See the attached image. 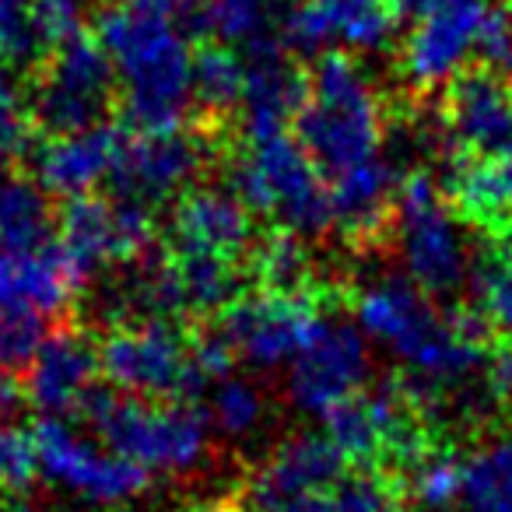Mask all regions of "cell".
I'll list each match as a JSON object with an SVG mask.
<instances>
[{
  "label": "cell",
  "instance_id": "cell-1",
  "mask_svg": "<svg viewBox=\"0 0 512 512\" xmlns=\"http://www.w3.org/2000/svg\"><path fill=\"white\" fill-rule=\"evenodd\" d=\"M95 39L123 81V109L141 134L176 130L193 106L190 36L179 0H116L99 15Z\"/></svg>",
  "mask_w": 512,
  "mask_h": 512
},
{
  "label": "cell",
  "instance_id": "cell-2",
  "mask_svg": "<svg viewBox=\"0 0 512 512\" xmlns=\"http://www.w3.org/2000/svg\"><path fill=\"white\" fill-rule=\"evenodd\" d=\"M295 141L306 148L320 172L351 169L369 162L383 141L379 99L358 64L344 53H320L309 74L306 102L292 120Z\"/></svg>",
  "mask_w": 512,
  "mask_h": 512
},
{
  "label": "cell",
  "instance_id": "cell-3",
  "mask_svg": "<svg viewBox=\"0 0 512 512\" xmlns=\"http://www.w3.org/2000/svg\"><path fill=\"white\" fill-rule=\"evenodd\" d=\"M232 190L249 211L271 214L295 235H320L334 225L327 179L288 130L246 137L228 165Z\"/></svg>",
  "mask_w": 512,
  "mask_h": 512
},
{
  "label": "cell",
  "instance_id": "cell-4",
  "mask_svg": "<svg viewBox=\"0 0 512 512\" xmlns=\"http://www.w3.org/2000/svg\"><path fill=\"white\" fill-rule=\"evenodd\" d=\"M85 421L127 460L148 470H190L207 449V414L193 400L151 404L92 386L78 407Z\"/></svg>",
  "mask_w": 512,
  "mask_h": 512
},
{
  "label": "cell",
  "instance_id": "cell-5",
  "mask_svg": "<svg viewBox=\"0 0 512 512\" xmlns=\"http://www.w3.org/2000/svg\"><path fill=\"white\" fill-rule=\"evenodd\" d=\"M99 369L109 383L134 397L197 400L207 386L193 369L190 341L172 320H134L116 327L99 348Z\"/></svg>",
  "mask_w": 512,
  "mask_h": 512
},
{
  "label": "cell",
  "instance_id": "cell-6",
  "mask_svg": "<svg viewBox=\"0 0 512 512\" xmlns=\"http://www.w3.org/2000/svg\"><path fill=\"white\" fill-rule=\"evenodd\" d=\"M397 235L411 281L428 295H449L463 285L470 267L467 242L456 228L449 204L428 172H414L397 190Z\"/></svg>",
  "mask_w": 512,
  "mask_h": 512
},
{
  "label": "cell",
  "instance_id": "cell-7",
  "mask_svg": "<svg viewBox=\"0 0 512 512\" xmlns=\"http://www.w3.org/2000/svg\"><path fill=\"white\" fill-rule=\"evenodd\" d=\"M113 81L116 67L99 39L85 32L64 39L32 92V123L50 137L95 127L113 102Z\"/></svg>",
  "mask_w": 512,
  "mask_h": 512
},
{
  "label": "cell",
  "instance_id": "cell-8",
  "mask_svg": "<svg viewBox=\"0 0 512 512\" xmlns=\"http://www.w3.org/2000/svg\"><path fill=\"white\" fill-rule=\"evenodd\" d=\"M32 442H36V460L39 474L57 488L81 495L95 505H116L127 498L141 495L151 481V470L141 463L127 460L113 449H95V442L81 439L67 421L46 414L36 428H32Z\"/></svg>",
  "mask_w": 512,
  "mask_h": 512
},
{
  "label": "cell",
  "instance_id": "cell-9",
  "mask_svg": "<svg viewBox=\"0 0 512 512\" xmlns=\"http://www.w3.org/2000/svg\"><path fill=\"white\" fill-rule=\"evenodd\" d=\"M316 292H260L235 299L221 309L218 330L232 341L256 369H278L292 362L320 330L323 316L316 309Z\"/></svg>",
  "mask_w": 512,
  "mask_h": 512
},
{
  "label": "cell",
  "instance_id": "cell-10",
  "mask_svg": "<svg viewBox=\"0 0 512 512\" xmlns=\"http://www.w3.org/2000/svg\"><path fill=\"white\" fill-rule=\"evenodd\" d=\"M151 239H155V221H151V207L141 200H102L81 193V197H67L60 211L57 242L85 281L102 264H127L148 256Z\"/></svg>",
  "mask_w": 512,
  "mask_h": 512
},
{
  "label": "cell",
  "instance_id": "cell-11",
  "mask_svg": "<svg viewBox=\"0 0 512 512\" xmlns=\"http://www.w3.org/2000/svg\"><path fill=\"white\" fill-rule=\"evenodd\" d=\"M85 285L57 239L36 246H0V323L46 320L71 306Z\"/></svg>",
  "mask_w": 512,
  "mask_h": 512
},
{
  "label": "cell",
  "instance_id": "cell-12",
  "mask_svg": "<svg viewBox=\"0 0 512 512\" xmlns=\"http://www.w3.org/2000/svg\"><path fill=\"white\" fill-rule=\"evenodd\" d=\"M369 362V344L355 327L323 320L313 341L292 358L288 393L302 411L327 414L341 400L362 393L369 379Z\"/></svg>",
  "mask_w": 512,
  "mask_h": 512
},
{
  "label": "cell",
  "instance_id": "cell-13",
  "mask_svg": "<svg viewBox=\"0 0 512 512\" xmlns=\"http://www.w3.org/2000/svg\"><path fill=\"white\" fill-rule=\"evenodd\" d=\"M488 15V0H432L418 18H411V36L404 43V74L411 85H446L477 46V32Z\"/></svg>",
  "mask_w": 512,
  "mask_h": 512
},
{
  "label": "cell",
  "instance_id": "cell-14",
  "mask_svg": "<svg viewBox=\"0 0 512 512\" xmlns=\"http://www.w3.org/2000/svg\"><path fill=\"white\" fill-rule=\"evenodd\" d=\"M200 169V144L179 130H158V134L127 137L109 172L116 197L141 200V204H162L179 193Z\"/></svg>",
  "mask_w": 512,
  "mask_h": 512
},
{
  "label": "cell",
  "instance_id": "cell-15",
  "mask_svg": "<svg viewBox=\"0 0 512 512\" xmlns=\"http://www.w3.org/2000/svg\"><path fill=\"white\" fill-rule=\"evenodd\" d=\"M446 127L456 151H512V88L491 67H470L449 78Z\"/></svg>",
  "mask_w": 512,
  "mask_h": 512
},
{
  "label": "cell",
  "instance_id": "cell-16",
  "mask_svg": "<svg viewBox=\"0 0 512 512\" xmlns=\"http://www.w3.org/2000/svg\"><path fill=\"white\" fill-rule=\"evenodd\" d=\"M393 0H295L285 8L281 32L292 50H323L334 39L376 50L397 25Z\"/></svg>",
  "mask_w": 512,
  "mask_h": 512
},
{
  "label": "cell",
  "instance_id": "cell-17",
  "mask_svg": "<svg viewBox=\"0 0 512 512\" xmlns=\"http://www.w3.org/2000/svg\"><path fill=\"white\" fill-rule=\"evenodd\" d=\"M246 57V137H264L288 130L299 106L306 102L309 78L292 64L271 36L242 46Z\"/></svg>",
  "mask_w": 512,
  "mask_h": 512
},
{
  "label": "cell",
  "instance_id": "cell-18",
  "mask_svg": "<svg viewBox=\"0 0 512 512\" xmlns=\"http://www.w3.org/2000/svg\"><path fill=\"white\" fill-rule=\"evenodd\" d=\"M169 253H204L239 260L253 246L249 207L218 190H193L172 211Z\"/></svg>",
  "mask_w": 512,
  "mask_h": 512
},
{
  "label": "cell",
  "instance_id": "cell-19",
  "mask_svg": "<svg viewBox=\"0 0 512 512\" xmlns=\"http://www.w3.org/2000/svg\"><path fill=\"white\" fill-rule=\"evenodd\" d=\"M99 372V351L78 334V330H53L46 334L43 348L29 365V400L43 414L64 418L78 411L81 400L95 386Z\"/></svg>",
  "mask_w": 512,
  "mask_h": 512
},
{
  "label": "cell",
  "instance_id": "cell-20",
  "mask_svg": "<svg viewBox=\"0 0 512 512\" xmlns=\"http://www.w3.org/2000/svg\"><path fill=\"white\" fill-rule=\"evenodd\" d=\"M449 204L491 239H512V151H456L449 165Z\"/></svg>",
  "mask_w": 512,
  "mask_h": 512
},
{
  "label": "cell",
  "instance_id": "cell-21",
  "mask_svg": "<svg viewBox=\"0 0 512 512\" xmlns=\"http://www.w3.org/2000/svg\"><path fill=\"white\" fill-rule=\"evenodd\" d=\"M123 141H127V134L120 127H109V123L50 137L36 155L39 186L60 193V197L92 193V186L113 172Z\"/></svg>",
  "mask_w": 512,
  "mask_h": 512
},
{
  "label": "cell",
  "instance_id": "cell-22",
  "mask_svg": "<svg viewBox=\"0 0 512 512\" xmlns=\"http://www.w3.org/2000/svg\"><path fill=\"white\" fill-rule=\"evenodd\" d=\"M344 456L341 449L330 442V435H295L288 439L264 467L256 470L249 481L246 505H264L274 498L295 495V491H313L327 488L344 474Z\"/></svg>",
  "mask_w": 512,
  "mask_h": 512
},
{
  "label": "cell",
  "instance_id": "cell-23",
  "mask_svg": "<svg viewBox=\"0 0 512 512\" xmlns=\"http://www.w3.org/2000/svg\"><path fill=\"white\" fill-rule=\"evenodd\" d=\"M393 197H397V165L379 155L337 172L334 186H330L334 221L351 242H362V246L383 235V225L393 211Z\"/></svg>",
  "mask_w": 512,
  "mask_h": 512
},
{
  "label": "cell",
  "instance_id": "cell-24",
  "mask_svg": "<svg viewBox=\"0 0 512 512\" xmlns=\"http://www.w3.org/2000/svg\"><path fill=\"white\" fill-rule=\"evenodd\" d=\"M460 512H512V435L484 442L463 460Z\"/></svg>",
  "mask_w": 512,
  "mask_h": 512
},
{
  "label": "cell",
  "instance_id": "cell-25",
  "mask_svg": "<svg viewBox=\"0 0 512 512\" xmlns=\"http://www.w3.org/2000/svg\"><path fill=\"white\" fill-rule=\"evenodd\" d=\"M169 264L186 313H221L228 302H235L242 281L235 260L204 253H169Z\"/></svg>",
  "mask_w": 512,
  "mask_h": 512
},
{
  "label": "cell",
  "instance_id": "cell-26",
  "mask_svg": "<svg viewBox=\"0 0 512 512\" xmlns=\"http://www.w3.org/2000/svg\"><path fill=\"white\" fill-rule=\"evenodd\" d=\"M246 99V57L228 46H204L193 60V106L207 123H221Z\"/></svg>",
  "mask_w": 512,
  "mask_h": 512
},
{
  "label": "cell",
  "instance_id": "cell-27",
  "mask_svg": "<svg viewBox=\"0 0 512 512\" xmlns=\"http://www.w3.org/2000/svg\"><path fill=\"white\" fill-rule=\"evenodd\" d=\"M50 239V207L39 186L8 176L0 183V246H36Z\"/></svg>",
  "mask_w": 512,
  "mask_h": 512
},
{
  "label": "cell",
  "instance_id": "cell-28",
  "mask_svg": "<svg viewBox=\"0 0 512 512\" xmlns=\"http://www.w3.org/2000/svg\"><path fill=\"white\" fill-rule=\"evenodd\" d=\"M253 278L264 292H313L309 278V253L295 232H274L253 246Z\"/></svg>",
  "mask_w": 512,
  "mask_h": 512
},
{
  "label": "cell",
  "instance_id": "cell-29",
  "mask_svg": "<svg viewBox=\"0 0 512 512\" xmlns=\"http://www.w3.org/2000/svg\"><path fill=\"white\" fill-rule=\"evenodd\" d=\"M404 474H407V495H411V502L421 512H449L460 502L463 460H456L446 449L432 446Z\"/></svg>",
  "mask_w": 512,
  "mask_h": 512
},
{
  "label": "cell",
  "instance_id": "cell-30",
  "mask_svg": "<svg viewBox=\"0 0 512 512\" xmlns=\"http://www.w3.org/2000/svg\"><path fill=\"white\" fill-rule=\"evenodd\" d=\"M474 295L477 313L491 323V330L512 337V239H498V246L481 256L474 271Z\"/></svg>",
  "mask_w": 512,
  "mask_h": 512
},
{
  "label": "cell",
  "instance_id": "cell-31",
  "mask_svg": "<svg viewBox=\"0 0 512 512\" xmlns=\"http://www.w3.org/2000/svg\"><path fill=\"white\" fill-rule=\"evenodd\" d=\"M207 8V32L225 43H256L271 36V4L267 0H204Z\"/></svg>",
  "mask_w": 512,
  "mask_h": 512
},
{
  "label": "cell",
  "instance_id": "cell-32",
  "mask_svg": "<svg viewBox=\"0 0 512 512\" xmlns=\"http://www.w3.org/2000/svg\"><path fill=\"white\" fill-rule=\"evenodd\" d=\"M211 421L228 435H249L264 421V393L249 379H218L211 397Z\"/></svg>",
  "mask_w": 512,
  "mask_h": 512
},
{
  "label": "cell",
  "instance_id": "cell-33",
  "mask_svg": "<svg viewBox=\"0 0 512 512\" xmlns=\"http://www.w3.org/2000/svg\"><path fill=\"white\" fill-rule=\"evenodd\" d=\"M46 43L32 25L29 0H0V67H32L46 57Z\"/></svg>",
  "mask_w": 512,
  "mask_h": 512
},
{
  "label": "cell",
  "instance_id": "cell-34",
  "mask_svg": "<svg viewBox=\"0 0 512 512\" xmlns=\"http://www.w3.org/2000/svg\"><path fill=\"white\" fill-rule=\"evenodd\" d=\"M36 137V123L32 113L25 109L22 92L11 81V74L0 67V158H18L32 148Z\"/></svg>",
  "mask_w": 512,
  "mask_h": 512
},
{
  "label": "cell",
  "instance_id": "cell-35",
  "mask_svg": "<svg viewBox=\"0 0 512 512\" xmlns=\"http://www.w3.org/2000/svg\"><path fill=\"white\" fill-rule=\"evenodd\" d=\"M39 470L36 442L22 428L0 421V491H25Z\"/></svg>",
  "mask_w": 512,
  "mask_h": 512
},
{
  "label": "cell",
  "instance_id": "cell-36",
  "mask_svg": "<svg viewBox=\"0 0 512 512\" xmlns=\"http://www.w3.org/2000/svg\"><path fill=\"white\" fill-rule=\"evenodd\" d=\"M32 25L46 50H57L64 39L81 32V15H85V0H29Z\"/></svg>",
  "mask_w": 512,
  "mask_h": 512
},
{
  "label": "cell",
  "instance_id": "cell-37",
  "mask_svg": "<svg viewBox=\"0 0 512 512\" xmlns=\"http://www.w3.org/2000/svg\"><path fill=\"white\" fill-rule=\"evenodd\" d=\"M474 50L491 71H512V4H488Z\"/></svg>",
  "mask_w": 512,
  "mask_h": 512
},
{
  "label": "cell",
  "instance_id": "cell-38",
  "mask_svg": "<svg viewBox=\"0 0 512 512\" xmlns=\"http://www.w3.org/2000/svg\"><path fill=\"white\" fill-rule=\"evenodd\" d=\"M18 404H22V390H18L15 369L0 362V421H8L18 411Z\"/></svg>",
  "mask_w": 512,
  "mask_h": 512
},
{
  "label": "cell",
  "instance_id": "cell-39",
  "mask_svg": "<svg viewBox=\"0 0 512 512\" xmlns=\"http://www.w3.org/2000/svg\"><path fill=\"white\" fill-rule=\"evenodd\" d=\"M0 512H36L32 505H25V502H11L8 509H0Z\"/></svg>",
  "mask_w": 512,
  "mask_h": 512
},
{
  "label": "cell",
  "instance_id": "cell-40",
  "mask_svg": "<svg viewBox=\"0 0 512 512\" xmlns=\"http://www.w3.org/2000/svg\"><path fill=\"white\" fill-rule=\"evenodd\" d=\"M4 179H8V169H4V158H0V183H4Z\"/></svg>",
  "mask_w": 512,
  "mask_h": 512
},
{
  "label": "cell",
  "instance_id": "cell-41",
  "mask_svg": "<svg viewBox=\"0 0 512 512\" xmlns=\"http://www.w3.org/2000/svg\"><path fill=\"white\" fill-rule=\"evenodd\" d=\"M509 88H512V81H509Z\"/></svg>",
  "mask_w": 512,
  "mask_h": 512
}]
</instances>
